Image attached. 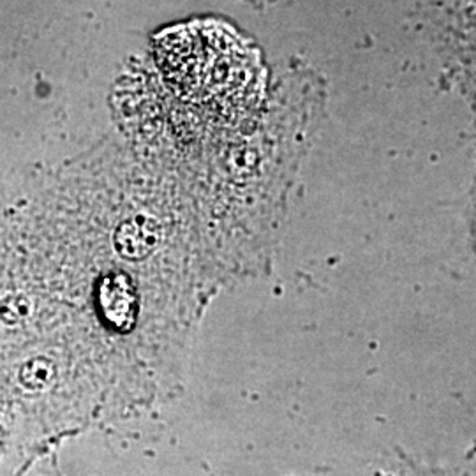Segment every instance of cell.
I'll list each match as a JSON object with an SVG mask.
<instances>
[{"label": "cell", "mask_w": 476, "mask_h": 476, "mask_svg": "<svg viewBox=\"0 0 476 476\" xmlns=\"http://www.w3.org/2000/svg\"><path fill=\"white\" fill-rule=\"evenodd\" d=\"M57 378V367L48 358H34L23 365L20 372V381L25 388L32 392H45L53 385Z\"/></svg>", "instance_id": "obj_3"}, {"label": "cell", "mask_w": 476, "mask_h": 476, "mask_svg": "<svg viewBox=\"0 0 476 476\" xmlns=\"http://www.w3.org/2000/svg\"><path fill=\"white\" fill-rule=\"evenodd\" d=\"M163 240V230L152 217L136 216L124 221L113 235L117 254L127 261H141L153 254Z\"/></svg>", "instance_id": "obj_2"}, {"label": "cell", "mask_w": 476, "mask_h": 476, "mask_svg": "<svg viewBox=\"0 0 476 476\" xmlns=\"http://www.w3.org/2000/svg\"><path fill=\"white\" fill-rule=\"evenodd\" d=\"M98 306L105 323L115 332H131L138 316V293L124 274H108L98 288Z\"/></svg>", "instance_id": "obj_1"}]
</instances>
